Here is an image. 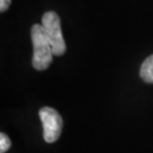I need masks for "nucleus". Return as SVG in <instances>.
<instances>
[{
    "instance_id": "1",
    "label": "nucleus",
    "mask_w": 153,
    "mask_h": 153,
    "mask_svg": "<svg viewBox=\"0 0 153 153\" xmlns=\"http://www.w3.org/2000/svg\"><path fill=\"white\" fill-rule=\"evenodd\" d=\"M31 40L33 44V67L36 71H44L52 62L53 51L47 39L42 25H33L31 28Z\"/></svg>"
},
{
    "instance_id": "2",
    "label": "nucleus",
    "mask_w": 153,
    "mask_h": 153,
    "mask_svg": "<svg viewBox=\"0 0 153 153\" xmlns=\"http://www.w3.org/2000/svg\"><path fill=\"white\" fill-rule=\"evenodd\" d=\"M42 26L53 51V56H62L66 52V43L60 26V18L55 11H47L42 17Z\"/></svg>"
},
{
    "instance_id": "3",
    "label": "nucleus",
    "mask_w": 153,
    "mask_h": 153,
    "mask_svg": "<svg viewBox=\"0 0 153 153\" xmlns=\"http://www.w3.org/2000/svg\"><path fill=\"white\" fill-rule=\"evenodd\" d=\"M40 119L43 125V138L47 143L56 142L61 134L62 118L59 112L50 107H43L39 111Z\"/></svg>"
},
{
    "instance_id": "4",
    "label": "nucleus",
    "mask_w": 153,
    "mask_h": 153,
    "mask_svg": "<svg viewBox=\"0 0 153 153\" xmlns=\"http://www.w3.org/2000/svg\"><path fill=\"white\" fill-rule=\"evenodd\" d=\"M140 76L146 83L153 84V55L148 57L141 66L140 69Z\"/></svg>"
},
{
    "instance_id": "5",
    "label": "nucleus",
    "mask_w": 153,
    "mask_h": 153,
    "mask_svg": "<svg viewBox=\"0 0 153 153\" xmlns=\"http://www.w3.org/2000/svg\"><path fill=\"white\" fill-rule=\"evenodd\" d=\"M10 145L11 143L8 136L4 133H1L0 134V153H5L8 149L10 148Z\"/></svg>"
},
{
    "instance_id": "6",
    "label": "nucleus",
    "mask_w": 153,
    "mask_h": 153,
    "mask_svg": "<svg viewBox=\"0 0 153 153\" xmlns=\"http://www.w3.org/2000/svg\"><path fill=\"white\" fill-rule=\"evenodd\" d=\"M11 0H0V10L6 11L10 6Z\"/></svg>"
}]
</instances>
